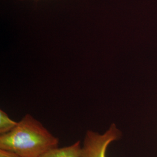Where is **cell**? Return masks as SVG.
Wrapping results in <instances>:
<instances>
[{
	"mask_svg": "<svg viewBox=\"0 0 157 157\" xmlns=\"http://www.w3.org/2000/svg\"><path fill=\"white\" fill-rule=\"evenodd\" d=\"M80 142L78 141L71 146L51 150L40 157H82Z\"/></svg>",
	"mask_w": 157,
	"mask_h": 157,
	"instance_id": "cell-3",
	"label": "cell"
},
{
	"mask_svg": "<svg viewBox=\"0 0 157 157\" xmlns=\"http://www.w3.org/2000/svg\"><path fill=\"white\" fill-rule=\"evenodd\" d=\"M58 145L59 139L29 114L11 132L0 136V149L22 157H40Z\"/></svg>",
	"mask_w": 157,
	"mask_h": 157,
	"instance_id": "cell-1",
	"label": "cell"
},
{
	"mask_svg": "<svg viewBox=\"0 0 157 157\" xmlns=\"http://www.w3.org/2000/svg\"><path fill=\"white\" fill-rule=\"evenodd\" d=\"M18 124L11 119L2 110L0 111V134L3 135L11 132Z\"/></svg>",
	"mask_w": 157,
	"mask_h": 157,
	"instance_id": "cell-4",
	"label": "cell"
},
{
	"mask_svg": "<svg viewBox=\"0 0 157 157\" xmlns=\"http://www.w3.org/2000/svg\"><path fill=\"white\" fill-rule=\"evenodd\" d=\"M0 157H22L14 152L0 149Z\"/></svg>",
	"mask_w": 157,
	"mask_h": 157,
	"instance_id": "cell-5",
	"label": "cell"
},
{
	"mask_svg": "<svg viewBox=\"0 0 157 157\" xmlns=\"http://www.w3.org/2000/svg\"><path fill=\"white\" fill-rule=\"evenodd\" d=\"M121 136V131L115 124H111L102 134L87 130L82 149V157H107L108 146L120 139Z\"/></svg>",
	"mask_w": 157,
	"mask_h": 157,
	"instance_id": "cell-2",
	"label": "cell"
}]
</instances>
